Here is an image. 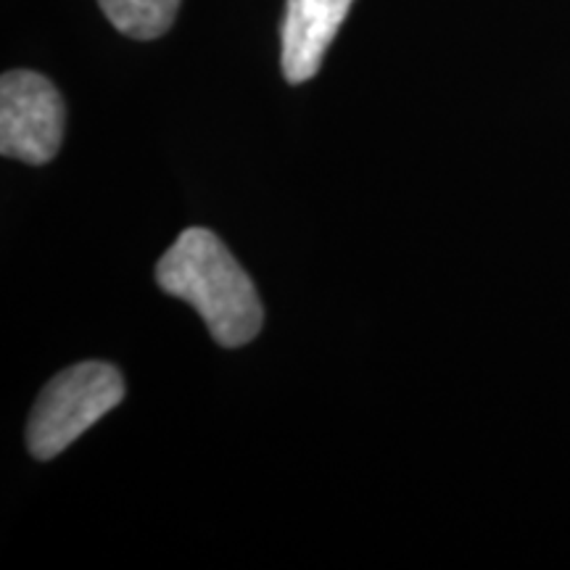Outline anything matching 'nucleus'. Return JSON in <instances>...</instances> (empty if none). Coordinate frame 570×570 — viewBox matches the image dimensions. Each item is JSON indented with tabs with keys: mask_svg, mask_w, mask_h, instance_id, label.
Listing matches in <instances>:
<instances>
[{
	"mask_svg": "<svg viewBox=\"0 0 570 570\" xmlns=\"http://www.w3.org/2000/svg\"><path fill=\"white\" fill-rule=\"evenodd\" d=\"M156 281L164 294L194 306L217 344L244 346L262 331L265 309L252 277L212 230L190 227L177 235L156 265Z\"/></svg>",
	"mask_w": 570,
	"mask_h": 570,
	"instance_id": "obj_1",
	"label": "nucleus"
},
{
	"mask_svg": "<svg viewBox=\"0 0 570 570\" xmlns=\"http://www.w3.org/2000/svg\"><path fill=\"white\" fill-rule=\"evenodd\" d=\"M354 0H288L283 17V75L302 85L317 75Z\"/></svg>",
	"mask_w": 570,
	"mask_h": 570,
	"instance_id": "obj_4",
	"label": "nucleus"
},
{
	"mask_svg": "<svg viewBox=\"0 0 570 570\" xmlns=\"http://www.w3.org/2000/svg\"><path fill=\"white\" fill-rule=\"evenodd\" d=\"M61 92L48 77L30 69L6 71L0 80V154L27 164L51 161L61 148Z\"/></svg>",
	"mask_w": 570,
	"mask_h": 570,
	"instance_id": "obj_3",
	"label": "nucleus"
},
{
	"mask_svg": "<svg viewBox=\"0 0 570 570\" xmlns=\"http://www.w3.org/2000/svg\"><path fill=\"white\" fill-rule=\"evenodd\" d=\"M106 19L135 40H156L175 24L180 0H98Z\"/></svg>",
	"mask_w": 570,
	"mask_h": 570,
	"instance_id": "obj_5",
	"label": "nucleus"
},
{
	"mask_svg": "<svg viewBox=\"0 0 570 570\" xmlns=\"http://www.w3.org/2000/svg\"><path fill=\"white\" fill-rule=\"evenodd\" d=\"M125 399V381L106 362H82L56 375L35 402L27 446L38 460H53Z\"/></svg>",
	"mask_w": 570,
	"mask_h": 570,
	"instance_id": "obj_2",
	"label": "nucleus"
}]
</instances>
